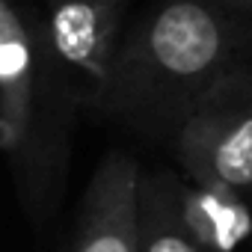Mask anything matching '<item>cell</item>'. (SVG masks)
Wrapping results in <instances>:
<instances>
[{
    "label": "cell",
    "mask_w": 252,
    "mask_h": 252,
    "mask_svg": "<svg viewBox=\"0 0 252 252\" xmlns=\"http://www.w3.org/2000/svg\"><path fill=\"white\" fill-rule=\"evenodd\" d=\"M122 0H48L42 51L60 95L71 107H98L125 36Z\"/></svg>",
    "instance_id": "obj_3"
},
{
    "label": "cell",
    "mask_w": 252,
    "mask_h": 252,
    "mask_svg": "<svg viewBox=\"0 0 252 252\" xmlns=\"http://www.w3.org/2000/svg\"><path fill=\"white\" fill-rule=\"evenodd\" d=\"M140 252H214L190 220L181 178L172 172L140 181Z\"/></svg>",
    "instance_id": "obj_6"
},
{
    "label": "cell",
    "mask_w": 252,
    "mask_h": 252,
    "mask_svg": "<svg viewBox=\"0 0 252 252\" xmlns=\"http://www.w3.org/2000/svg\"><path fill=\"white\" fill-rule=\"evenodd\" d=\"M172 149L187 178L237 196L252 190V77L231 71L184 119Z\"/></svg>",
    "instance_id": "obj_4"
},
{
    "label": "cell",
    "mask_w": 252,
    "mask_h": 252,
    "mask_svg": "<svg viewBox=\"0 0 252 252\" xmlns=\"http://www.w3.org/2000/svg\"><path fill=\"white\" fill-rule=\"evenodd\" d=\"M211 3L225 12H252V0H211Z\"/></svg>",
    "instance_id": "obj_7"
},
{
    "label": "cell",
    "mask_w": 252,
    "mask_h": 252,
    "mask_svg": "<svg viewBox=\"0 0 252 252\" xmlns=\"http://www.w3.org/2000/svg\"><path fill=\"white\" fill-rule=\"evenodd\" d=\"M71 110L51 77L39 27L12 0H0V146L36 190L63 163Z\"/></svg>",
    "instance_id": "obj_2"
},
{
    "label": "cell",
    "mask_w": 252,
    "mask_h": 252,
    "mask_svg": "<svg viewBox=\"0 0 252 252\" xmlns=\"http://www.w3.org/2000/svg\"><path fill=\"white\" fill-rule=\"evenodd\" d=\"M140 181L134 158L107 155L86 187L68 252H140Z\"/></svg>",
    "instance_id": "obj_5"
},
{
    "label": "cell",
    "mask_w": 252,
    "mask_h": 252,
    "mask_svg": "<svg viewBox=\"0 0 252 252\" xmlns=\"http://www.w3.org/2000/svg\"><path fill=\"white\" fill-rule=\"evenodd\" d=\"M237 71V30L211 0H163L125 30L98 110L146 137H175L199 101Z\"/></svg>",
    "instance_id": "obj_1"
}]
</instances>
